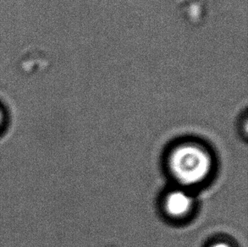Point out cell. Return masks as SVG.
Returning a JSON list of instances; mask_svg holds the SVG:
<instances>
[{
  "mask_svg": "<svg viewBox=\"0 0 248 247\" xmlns=\"http://www.w3.org/2000/svg\"><path fill=\"white\" fill-rule=\"evenodd\" d=\"M169 166L181 184L193 185L204 181L212 169L210 155L194 144H183L171 153Z\"/></svg>",
  "mask_w": 248,
  "mask_h": 247,
  "instance_id": "cell-1",
  "label": "cell"
},
{
  "mask_svg": "<svg viewBox=\"0 0 248 247\" xmlns=\"http://www.w3.org/2000/svg\"><path fill=\"white\" fill-rule=\"evenodd\" d=\"M192 202V198L187 192L181 190H173L165 199V209L171 217H181L190 212Z\"/></svg>",
  "mask_w": 248,
  "mask_h": 247,
  "instance_id": "cell-2",
  "label": "cell"
},
{
  "mask_svg": "<svg viewBox=\"0 0 248 247\" xmlns=\"http://www.w3.org/2000/svg\"><path fill=\"white\" fill-rule=\"evenodd\" d=\"M212 247H232L231 246H229L228 244H226L225 242H219V243H216Z\"/></svg>",
  "mask_w": 248,
  "mask_h": 247,
  "instance_id": "cell-3",
  "label": "cell"
},
{
  "mask_svg": "<svg viewBox=\"0 0 248 247\" xmlns=\"http://www.w3.org/2000/svg\"><path fill=\"white\" fill-rule=\"evenodd\" d=\"M3 114H2V112L0 111V129H1V127H2V124H3Z\"/></svg>",
  "mask_w": 248,
  "mask_h": 247,
  "instance_id": "cell-4",
  "label": "cell"
}]
</instances>
